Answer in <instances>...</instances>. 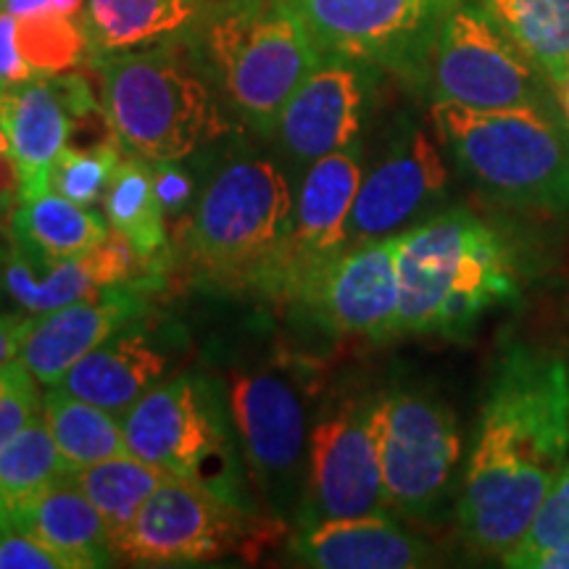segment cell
Masks as SVG:
<instances>
[{
	"instance_id": "74e56055",
	"label": "cell",
	"mask_w": 569,
	"mask_h": 569,
	"mask_svg": "<svg viewBox=\"0 0 569 569\" xmlns=\"http://www.w3.org/2000/svg\"><path fill=\"white\" fill-rule=\"evenodd\" d=\"M21 327H24V319L21 317L0 315V367L17 359Z\"/></svg>"
},
{
	"instance_id": "f6af8a7d",
	"label": "cell",
	"mask_w": 569,
	"mask_h": 569,
	"mask_svg": "<svg viewBox=\"0 0 569 569\" xmlns=\"http://www.w3.org/2000/svg\"><path fill=\"white\" fill-rule=\"evenodd\" d=\"M3 261H6V253H3V243H0V269H3Z\"/></svg>"
},
{
	"instance_id": "277c9868",
	"label": "cell",
	"mask_w": 569,
	"mask_h": 569,
	"mask_svg": "<svg viewBox=\"0 0 569 569\" xmlns=\"http://www.w3.org/2000/svg\"><path fill=\"white\" fill-rule=\"evenodd\" d=\"M198 53L230 109L267 138L293 92L325 59L288 0L211 6L198 27Z\"/></svg>"
},
{
	"instance_id": "7bdbcfd3",
	"label": "cell",
	"mask_w": 569,
	"mask_h": 569,
	"mask_svg": "<svg viewBox=\"0 0 569 569\" xmlns=\"http://www.w3.org/2000/svg\"><path fill=\"white\" fill-rule=\"evenodd\" d=\"M9 525H11V515H9V509L3 507V501H0V530L9 528Z\"/></svg>"
},
{
	"instance_id": "4316f807",
	"label": "cell",
	"mask_w": 569,
	"mask_h": 569,
	"mask_svg": "<svg viewBox=\"0 0 569 569\" xmlns=\"http://www.w3.org/2000/svg\"><path fill=\"white\" fill-rule=\"evenodd\" d=\"M71 478L84 490L92 507L101 511L113 549V540L130 528L142 503L151 498L161 482L172 478V472L159 465H151V461L122 453V457L74 469Z\"/></svg>"
},
{
	"instance_id": "ee69618b",
	"label": "cell",
	"mask_w": 569,
	"mask_h": 569,
	"mask_svg": "<svg viewBox=\"0 0 569 569\" xmlns=\"http://www.w3.org/2000/svg\"><path fill=\"white\" fill-rule=\"evenodd\" d=\"M0 148H11L9 138H6V132H3V127H0Z\"/></svg>"
},
{
	"instance_id": "3957f363",
	"label": "cell",
	"mask_w": 569,
	"mask_h": 569,
	"mask_svg": "<svg viewBox=\"0 0 569 569\" xmlns=\"http://www.w3.org/2000/svg\"><path fill=\"white\" fill-rule=\"evenodd\" d=\"M443 153L482 196L517 211H569V124L549 103L469 109L432 101Z\"/></svg>"
},
{
	"instance_id": "d6a6232c",
	"label": "cell",
	"mask_w": 569,
	"mask_h": 569,
	"mask_svg": "<svg viewBox=\"0 0 569 569\" xmlns=\"http://www.w3.org/2000/svg\"><path fill=\"white\" fill-rule=\"evenodd\" d=\"M559 549H569V461L543 501H540L528 530L501 557V565L530 569L532 561L543 557V553Z\"/></svg>"
},
{
	"instance_id": "ba28073f",
	"label": "cell",
	"mask_w": 569,
	"mask_h": 569,
	"mask_svg": "<svg viewBox=\"0 0 569 569\" xmlns=\"http://www.w3.org/2000/svg\"><path fill=\"white\" fill-rule=\"evenodd\" d=\"M282 532L274 519L256 517L172 475L142 503L130 528L113 540V557L140 567L203 565L227 553L256 557Z\"/></svg>"
},
{
	"instance_id": "4dcf8cb0",
	"label": "cell",
	"mask_w": 569,
	"mask_h": 569,
	"mask_svg": "<svg viewBox=\"0 0 569 569\" xmlns=\"http://www.w3.org/2000/svg\"><path fill=\"white\" fill-rule=\"evenodd\" d=\"M17 46L21 59L30 63L38 77L77 69L90 53L82 19H71L56 9L17 19Z\"/></svg>"
},
{
	"instance_id": "e575fe53",
	"label": "cell",
	"mask_w": 569,
	"mask_h": 569,
	"mask_svg": "<svg viewBox=\"0 0 569 569\" xmlns=\"http://www.w3.org/2000/svg\"><path fill=\"white\" fill-rule=\"evenodd\" d=\"M0 569H69L67 559L19 528L0 530Z\"/></svg>"
},
{
	"instance_id": "8992f818",
	"label": "cell",
	"mask_w": 569,
	"mask_h": 569,
	"mask_svg": "<svg viewBox=\"0 0 569 569\" xmlns=\"http://www.w3.org/2000/svg\"><path fill=\"white\" fill-rule=\"evenodd\" d=\"M98 74L106 119L130 156L182 161L227 132L209 82L169 48L106 56Z\"/></svg>"
},
{
	"instance_id": "ac0fdd59",
	"label": "cell",
	"mask_w": 569,
	"mask_h": 569,
	"mask_svg": "<svg viewBox=\"0 0 569 569\" xmlns=\"http://www.w3.org/2000/svg\"><path fill=\"white\" fill-rule=\"evenodd\" d=\"M138 288H103L46 315L24 319L17 361L40 386H56L82 356L117 336L124 325L142 315Z\"/></svg>"
},
{
	"instance_id": "bcb514c9",
	"label": "cell",
	"mask_w": 569,
	"mask_h": 569,
	"mask_svg": "<svg viewBox=\"0 0 569 569\" xmlns=\"http://www.w3.org/2000/svg\"><path fill=\"white\" fill-rule=\"evenodd\" d=\"M567 71H569V69H567Z\"/></svg>"
},
{
	"instance_id": "8fae6325",
	"label": "cell",
	"mask_w": 569,
	"mask_h": 569,
	"mask_svg": "<svg viewBox=\"0 0 569 569\" xmlns=\"http://www.w3.org/2000/svg\"><path fill=\"white\" fill-rule=\"evenodd\" d=\"M380 461V396L348 398L309 438L298 525L388 515Z\"/></svg>"
},
{
	"instance_id": "9a60e30c",
	"label": "cell",
	"mask_w": 569,
	"mask_h": 569,
	"mask_svg": "<svg viewBox=\"0 0 569 569\" xmlns=\"http://www.w3.org/2000/svg\"><path fill=\"white\" fill-rule=\"evenodd\" d=\"M365 167L361 148L322 156L301 177L288 243L269 280L267 296L290 303L306 277L348 248V219L359 196Z\"/></svg>"
},
{
	"instance_id": "2e32d148",
	"label": "cell",
	"mask_w": 569,
	"mask_h": 569,
	"mask_svg": "<svg viewBox=\"0 0 569 569\" xmlns=\"http://www.w3.org/2000/svg\"><path fill=\"white\" fill-rule=\"evenodd\" d=\"M365 111V63L325 56L282 109L272 134L290 161L309 167L322 156L359 146Z\"/></svg>"
},
{
	"instance_id": "30bf717a",
	"label": "cell",
	"mask_w": 569,
	"mask_h": 569,
	"mask_svg": "<svg viewBox=\"0 0 569 569\" xmlns=\"http://www.w3.org/2000/svg\"><path fill=\"white\" fill-rule=\"evenodd\" d=\"M230 419L248 472L274 507L290 503L303 482L309 443V382L301 369L274 365L230 375Z\"/></svg>"
},
{
	"instance_id": "f1b7e54d",
	"label": "cell",
	"mask_w": 569,
	"mask_h": 569,
	"mask_svg": "<svg viewBox=\"0 0 569 569\" xmlns=\"http://www.w3.org/2000/svg\"><path fill=\"white\" fill-rule=\"evenodd\" d=\"M0 274H3V288L9 290V296L30 315H46V311L92 298L103 290L92 280L82 256L80 259H42L19 246H13L6 256Z\"/></svg>"
},
{
	"instance_id": "f546056e",
	"label": "cell",
	"mask_w": 569,
	"mask_h": 569,
	"mask_svg": "<svg viewBox=\"0 0 569 569\" xmlns=\"http://www.w3.org/2000/svg\"><path fill=\"white\" fill-rule=\"evenodd\" d=\"M69 472L71 467L63 461L46 417L40 415L0 448V501L11 515L13 507Z\"/></svg>"
},
{
	"instance_id": "484cf974",
	"label": "cell",
	"mask_w": 569,
	"mask_h": 569,
	"mask_svg": "<svg viewBox=\"0 0 569 569\" xmlns=\"http://www.w3.org/2000/svg\"><path fill=\"white\" fill-rule=\"evenodd\" d=\"M490 19L557 82L569 69V0H478Z\"/></svg>"
},
{
	"instance_id": "7402d4cb",
	"label": "cell",
	"mask_w": 569,
	"mask_h": 569,
	"mask_svg": "<svg viewBox=\"0 0 569 569\" xmlns=\"http://www.w3.org/2000/svg\"><path fill=\"white\" fill-rule=\"evenodd\" d=\"M163 369L167 356L140 332H127L92 348L53 388L122 419L124 411L153 388Z\"/></svg>"
},
{
	"instance_id": "5bb4252c",
	"label": "cell",
	"mask_w": 569,
	"mask_h": 569,
	"mask_svg": "<svg viewBox=\"0 0 569 569\" xmlns=\"http://www.w3.org/2000/svg\"><path fill=\"white\" fill-rule=\"evenodd\" d=\"M396 253L398 234L348 246L306 277L290 303L301 306L330 336L393 340L401 301Z\"/></svg>"
},
{
	"instance_id": "b9f144b4",
	"label": "cell",
	"mask_w": 569,
	"mask_h": 569,
	"mask_svg": "<svg viewBox=\"0 0 569 569\" xmlns=\"http://www.w3.org/2000/svg\"><path fill=\"white\" fill-rule=\"evenodd\" d=\"M56 11L67 13L71 19H82V11H84V0H53Z\"/></svg>"
},
{
	"instance_id": "603a6c76",
	"label": "cell",
	"mask_w": 569,
	"mask_h": 569,
	"mask_svg": "<svg viewBox=\"0 0 569 569\" xmlns=\"http://www.w3.org/2000/svg\"><path fill=\"white\" fill-rule=\"evenodd\" d=\"M201 11L203 0H84L82 27L98 61L172 38Z\"/></svg>"
},
{
	"instance_id": "8d00e7d4",
	"label": "cell",
	"mask_w": 569,
	"mask_h": 569,
	"mask_svg": "<svg viewBox=\"0 0 569 569\" xmlns=\"http://www.w3.org/2000/svg\"><path fill=\"white\" fill-rule=\"evenodd\" d=\"M21 196H24V177L17 156L11 153V148H0V230L9 234Z\"/></svg>"
},
{
	"instance_id": "1f68e13d",
	"label": "cell",
	"mask_w": 569,
	"mask_h": 569,
	"mask_svg": "<svg viewBox=\"0 0 569 569\" xmlns=\"http://www.w3.org/2000/svg\"><path fill=\"white\" fill-rule=\"evenodd\" d=\"M119 148H122L119 142H101V146L82 148L67 146L56 156L51 174H48V184H51L53 193L80 206H88V209L103 203L111 177L117 172L119 161H122Z\"/></svg>"
},
{
	"instance_id": "ab89813d",
	"label": "cell",
	"mask_w": 569,
	"mask_h": 569,
	"mask_svg": "<svg viewBox=\"0 0 569 569\" xmlns=\"http://www.w3.org/2000/svg\"><path fill=\"white\" fill-rule=\"evenodd\" d=\"M530 569H569V549H559L532 561Z\"/></svg>"
},
{
	"instance_id": "836d02e7",
	"label": "cell",
	"mask_w": 569,
	"mask_h": 569,
	"mask_svg": "<svg viewBox=\"0 0 569 569\" xmlns=\"http://www.w3.org/2000/svg\"><path fill=\"white\" fill-rule=\"evenodd\" d=\"M42 415L38 380L17 361L11 386L0 390V448Z\"/></svg>"
},
{
	"instance_id": "44dd1931",
	"label": "cell",
	"mask_w": 569,
	"mask_h": 569,
	"mask_svg": "<svg viewBox=\"0 0 569 569\" xmlns=\"http://www.w3.org/2000/svg\"><path fill=\"white\" fill-rule=\"evenodd\" d=\"M0 127L24 177L21 198L51 190L48 174L71 138V109L59 77H34L6 92L0 101Z\"/></svg>"
},
{
	"instance_id": "d6986e66",
	"label": "cell",
	"mask_w": 569,
	"mask_h": 569,
	"mask_svg": "<svg viewBox=\"0 0 569 569\" xmlns=\"http://www.w3.org/2000/svg\"><path fill=\"white\" fill-rule=\"evenodd\" d=\"M293 553L319 569H415L432 559L430 546L388 515L306 525L293 538Z\"/></svg>"
},
{
	"instance_id": "d4e9b609",
	"label": "cell",
	"mask_w": 569,
	"mask_h": 569,
	"mask_svg": "<svg viewBox=\"0 0 569 569\" xmlns=\"http://www.w3.org/2000/svg\"><path fill=\"white\" fill-rule=\"evenodd\" d=\"M106 222L122 232L140 253L172 261L167 240V213L156 196L151 161L130 156L119 161L103 196Z\"/></svg>"
},
{
	"instance_id": "5b68a950",
	"label": "cell",
	"mask_w": 569,
	"mask_h": 569,
	"mask_svg": "<svg viewBox=\"0 0 569 569\" xmlns=\"http://www.w3.org/2000/svg\"><path fill=\"white\" fill-rule=\"evenodd\" d=\"M296 193L274 161L240 156L222 163L184 230L190 267L222 290L267 296L293 224Z\"/></svg>"
},
{
	"instance_id": "cb8c5ba5",
	"label": "cell",
	"mask_w": 569,
	"mask_h": 569,
	"mask_svg": "<svg viewBox=\"0 0 569 569\" xmlns=\"http://www.w3.org/2000/svg\"><path fill=\"white\" fill-rule=\"evenodd\" d=\"M109 234L101 213L53 190L21 198L11 224L13 246L42 259H80Z\"/></svg>"
},
{
	"instance_id": "f35d334b",
	"label": "cell",
	"mask_w": 569,
	"mask_h": 569,
	"mask_svg": "<svg viewBox=\"0 0 569 569\" xmlns=\"http://www.w3.org/2000/svg\"><path fill=\"white\" fill-rule=\"evenodd\" d=\"M53 0H0V11H9L13 17H38V13L53 11Z\"/></svg>"
},
{
	"instance_id": "d590c367",
	"label": "cell",
	"mask_w": 569,
	"mask_h": 569,
	"mask_svg": "<svg viewBox=\"0 0 569 569\" xmlns=\"http://www.w3.org/2000/svg\"><path fill=\"white\" fill-rule=\"evenodd\" d=\"M156 196L163 206L167 217L177 219L193 201V174L182 167L180 161H151Z\"/></svg>"
},
{
	"instance_id": "ffe728a7",
	"label": "cell",
	"mask_w": 569,
	"mask_h": 569,
	"mask_svg": "<svg viewBox=\"0 0 569 569\" xmlns=\"http://www.w3.org/2000/svg\"><path fill=\"white\" fill-rule=\"evenodd\" d=\"M11 525L61 553L69 569L109 567L117 559L101 511L92 507L71 472L13 507Z\"/></svg>"
},
{
	"instance_id": "60d3db41",
	"label": "cell",
	"mask_w": 569,
	"mask_h": 569,
	"mask_svg": "<svg viewBox=\"0 0 569 569\" xmlns=\"http://www.w3.org/2000/svg\"><path fill=\"white\" fill-rule=\"evenodd\" d=\"M551 88H553V101H557L561 117H565L569 124V71L565 77H559L557 82H551Z\"/></svg>"
},
{
	"instance_id": "7a4b0ae2",
	"label": "cell",
	"mask_w": 569,
	"mask_h": 569,
	"mask_svg": "<svg viewBox=\"0 0 569 569\" xmlns=\"http://www.w3.org/2000/svg\"><path fill=\"white\" fill-rule=\"evenodd\" d=\"M396 338L461 340L482 317L517 301L522 290L515 248L496 227L465 209L398 232Z\"/></svg>"
},
{
	"instance_id": "83f0119b",
	"label": "cell",
	"mask_w": 569,
	"mask_h": 569,
	"mask_svg": "<svg viewBox=\"0 0 569 569\" xmlns=\"http://www.w3.org/2000/svg\"><path fill=\"white\" fill-rule=\"evenodd\" d=\"M42 417L71 472L127 453L122 419L82 398L59 388L48 390L42 398Z\"/></svg>"
},
{
	"instance_id": "7c38bea8",
	"label": "cell",
	"mask_w": 569,
	"mask_h": 569,
	"mask_svg": "<svg viewBox=\"0 0 569 569\" xmlns=\"http://www.w3.org/2000/svg\"><path fill=\"white\" fill-rule=\"evenodd\" d=\"M459 459V425L443 401L415 390L380 396V461L390 511L432 519L451 493Z\"/></svg>"
},
{
	"instance_id": "9c48e42d",
	"label": "cell",
	"mask_w": 569,
	"mask_h": 569,
	"mask_svg": "<svg viewBox=\"0 0 569 569\" xmlns=\"http://www.w3.org/2000/svg\"><path fill=\"white\" fill-rule=\"evenodd\" d=\"M436 101L469 109H509L546 101V74L478 0H457L446 13L425 67Z\"/></svg>"
},
{
	"instance_id": "52a82bcc",
	"label": "cell",
	"mask_w": 569,
	"mask_h": 569,
	"mask_svg": "<svg viewBox=\"0 0 569 569\" xmlns=\"http://www.w3.org/2000/svg\"><path fill=\"white\" fill-rule=\"evenodd\" d=\"M230 422L222 396L209 380L180 375L148 388L124 411L122 436L130 457L251 509Z\"/></svg>"
},
{
	"instance_id": "6da1fadb",
	"label": "cell",
	"mask_w": 569,
	"mask_h": 569,
	"mask_svg": "<svg viewBox=\"0 0 569 569\" xmlns=\"http://www.w3.org/2000/svg\"><path fill=\"white\" fill-rule=\"evenodd\" d=\"M567 453V361L538 346H511L490 377L459 496L469 549L501 559L528 530Z\"/></svg>"
},
{
	"instance_id": "4fadbf2b",
	"label": "cell",
	"mask_w": 569,
	"mask_h": 569,
	"mask_svg": "<svg viewBox=\"0 0 569 569\" xmlns=\"http://www.w3.org/2000/svg\"><path fill=\"white\" fill-rule=\"evenodd\" d=\"M319 53L401 74H425L436 34L457 0H288Z\"/></svg>"
},
{
	"instance_id": "e0dca14e",
	"label": "cell",
	"mask_w": 569,
	"mask_h": 569,
	"mask_svg": "<svg viewBox=\"0 0 569 569\" xmlns=\"http://www.w3.org/2000/svg\"><path fill=\"white\" fill-rule=\"evenodd\" d=\"M446 184L440 142L422 130L398 140L361 180L348 219V246L409 230V222L443 196Z\"/></svg>"
}]
</instances>
